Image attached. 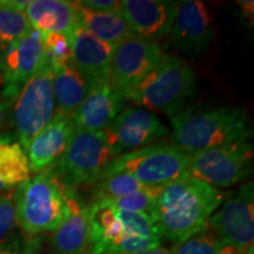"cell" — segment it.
<instances>
[{
    "mask_svg": "<svg viewBox=\"0 0 254 254\" xmlns=\"http://www.w3.org/2000/svg\"><path fill=\"white\" fill-rule=\"evenodd\" d=\"M224 193L190 176L161 187L152 215L160 239L180 243L208 228Z\"/></svg>",
    "mask_w": 254,
    "mask_h": 254,
    "instance_id": "1",
    "label": "cell"
},
{
    "mask_svg": "<svg viewBox=\"0 0 254 254\" xmlns=\"http://www.w3.org/2000/svg\"><path fill=\"white\" fill-rule=\"evenodd\" d=\"M170 120L174 146L187 154L253 136L246 111L236 106H190Z\"/></svg>",
    "mask_w": 254,
    "mask_h": 254,
    "instance_id": "2",
    "label": "cell"
},
{
    "mask_svg": "<svg viewBox=\"0 0 254 254\" xmlns=\"http://www.w3.org/2000/svg\"><path fill=\"white\" fill-rule=\"evenodd\" d=\"M195 72L179 57L166 55L142 78L128 100L172 118L196 92Z\"/></svg>",
    "mask_w": 254,
    "mask_h": 254,
    "instance_id": "3",
    "label": "cell"
},
{
    "mask_svg": "<svg viewBox=\"0 0 254 254\" xmlns=\"http://www.w3.org/2000/svg\"><path fill=\"white\" fill-rule=\"evenodd\" d=\"M13 198L15 222L28 234L55 232L67 215L64 186L50 171L28 178Z\"/></svg>",
    "mask_w": 254,
    "mask_h": 254,
    "instance_id": "4",
    "label": "cell"
},
{
    "mask_svg": "<svg viewBox=\"0 0 254 254\" xmlns=\"http://www.w3.org/2000/svg\"><path fill=\"white\" fill-rule=\"evenodd\" d=\"M127 173L146 186H165L190 177V155L174 145L152 144L120 154L103 174Z\"/></svg>",
    "mask_w": 254,
    "mask_h": 254,
    "instance_id": "5",
    "label": "cell"
},
{
    "mask_svg": "<svg viewBox=\"0 0 254 254\" xmlns=\"http://www.w3.org/2000/svg\"><path fill=\"white\" fill-rule=\"evenodd\" d=\"M114 158L116 154L104 132L74 127L67 147L57 161L56 170L50 172L64 187L77 190L80 185H94Z\"/></svg>",
    "mask_w": 254,
    "mask_h": 254,
    "instance_id": "6",
    "label": "cell"
},
{
    "mask_svg": "<svg viewBox=\"0 0 254 254\" xmlns=\"http://www.w3.org/2000/svg\"><path fill=\"white\" fill-rule=\"evenodd\" d=\"M189 155L190 176L215 189H227L252 173V136Z\"/></svg>",
    "mask_w": 254,
    "mask_h": 254,
    "instance_id": "7",
    "label": "cell"
},
{
    "mask_svg": "<svg viewBox=\"0 0 254 254\" xmlns=\"http://www.w3.org/2000/svg\"><path fill=\"white\" fill-rule=\"evenodd\" d=\"M56 114L53 95V68L44 64L39 72L26 82L14 100L13 125L18 142L26 152L32 139Z\"/></svg>",
    "mask_w": 254,
    "mask_h": 254,
    "instance_id": "8",
    "label": "cell"
},
{
    "mask_svg": "<svg viewBox=\"0 0 254 254\" xmlns=\"http://www.w3.org/2000/svg\"><path fill=\"white\" fill-rule=\"evenodd\" d=\"M159 41L133 36L116 46L109 69V82L128 100L142 78L164 56Z\"/></svg>",
    "mask_w": 254,
    "mask_h": 254,
    "instance_id": "9",
    "label": "cell"
},
{
    "mask_svg": "<svg viewBox=\"0 0 254 254\" xmlns=\"http://www.w3.org/2000/svg\"><path fill=\"white\" fill-rule=\"evenodd\" d=\"M254 186L245 184L219 207L208 220V227L224 245L243 254L253 245Z\"/></svg>",
    "mask_w": 254,
    "mask_h": 254,
    "instance_id": "10",
    "label": "cell"
},
{
    "mask_svg": "<svg viewBox=\"0 0 254 254\" xmlns=\"http://www.w3.org/2000/svg\"><path fill=\"white\" fill-rule=\"evenodd\" d=\"M104 133L116 157H118L160 140L168 134V128L148 110L127 107Z\"/></svg>",
    "mask_w": 254,
    "mask_h": 254,
    "instance_id": "11",
    "label": "cell"
},
{
    "mask_svg": "<svg viewBox=\"0 0 254 254\" xmlns=\"http://www.w3.org/2000/svg\"><path fill=\"white\" fill-rule=\"evenodd\" d=\"M174 49L196 58L211 45L214 37L213 21L204 2L198 0L176 1V12L168 33Z\"/></svg>",
    "mask_w": 254,
    "mask_h": 254,
    "instance_id": "12",
    "label": "cell"
},
{
    "mask_svg": "<svg viewBox=\"0 0 254 254\" xmlns=\"http://www.w3.org/2000/svg\"><path fill=\"white\" fill-rule=\"evenodd\" d=\"M1 62L5 84L2 95L15 100L21 88L39 72L46 62L43 34L33 30L25 37L8 44Z\"/></svg>",
    "mask_w": 254,
    "mask_h": 254,
    "instance_id": "13",
    "label": "cell"
},
{
    "mask_svg": "<svg viewBox=\"0 0 254 254\" xmlns=\"http://www.w3.org/2000/svg\"><path fill=\"white\" fill-rule=\"evenodd\" d=\"M67 215L53 232L52 249L56 254H92L90 207L78 190L64 187Z\"/></svg>",
    "mask_w": 254,
    "mask_h": 254,
    "instance_id": "14",
    "label": "cell"
},
{
    "mask_svg": "<svg viewBox=\"0 0 254 254\" xmlns=\"http://www.w3.org/2000/svg\"><path fill=\"white\" fill-rule=\"evenodd\" d=\"M125 99L111 86L109 79L92 81L86 97L73 113L75 127L104 132L122 112Z\"/></svg>",
    "mask_w": 254,
    "mask_h": 254,
    "instance_id": "15",
    "label": "cell"
},
{
    "mask_svg": "<svg viewBox=\"0 0 254 254\" xmlns=\"http://www.w3.org/2000/svg\"><path fill=\"white\" fill-rule=\"evenodd\" d=\"M174 12L170 0H123L119 13L133 34L159 41L170 33Z\"/></svg>",
    "mask_w": 254,
    "mask_h": 254,
    "instance_id": "16",
    "label": "cell"
},
{
    "mask_svg": "<svg viewBox=\"0 0 254 254\" xmlns=\"http://www.w3.org/2000/svg\"><path fill=\"white\" fill-rule=\"evenodd\" d=\"M72 116L57 112L47 125L32 139L26 151L31 172H44L57 164L74 131Z\"/></svg>",
    "mask_w": 254,
    "mask_h": 254,
    "instance_id": "17",
    "label": "cell"
},
{
    "mask_svg": "<svg viewBox=\"0 0 254 254\" xmlns=\"http://www.w3.org/2000/svg\"><path fill=\"white\" fill-rule=\"evenodd\" d=\"M71 63L91 82L109 78L116 46L100 40L79 26L71 38Z\"/></svg>",
    "mask_w": 254,
    "mask_h": 254,
    "instance_id": "18",
    "label": "cell"
},
{
    "mask_svg": "<svg viewBox=\"0 0 254 254\" xmlns=\"http://www.w3.org/2000/svg\"><path fill=\"white\" fill-rule=\"evenodd\" d=\"M24 14L34 31L43 34H63L71 41L79 27L77 1L67 0H33Z\"/></svg>",
    "mask_w": 254,
    "mask_h": 254,
    "instance_id": "19",
    "label": "cell"
},
{
    "mask_svg": "<svg viewBox=\"0 0 254 254\" xmlns=\"http://www.w3.org/2000/svg\"><path fill=\"white\" fill-rule=\"evenodd\" d=\"M53 68V95L57 112L73 116L86 97L90 82L69 62Z\"/></svg>",
    "mask_w": 254,
    "mask_h": 254,
    "instance_id": "20",
    "label": "cell"
},
{
    "mask_svg": "<svg viewBox=\"0 0 254 254\" xmlns=\"http://www.w3.org/2000/svg\"><path fill=\"white\" fill-rule=\"evenodd\" d=\"M77 8L79 26L105 43L117 46L124 40L135 36L120 13L92 11L79 4V1H77Z\"/></svg>",
    "mask_w": 254,
    "mask_h": 254,
    "instance_id": "21",
    "label": "cell"
},
{
    "mask_svg": "<svg viewBox=\"0 0 254 254\" xmlns=\"http://www.w3.org/2000/svg\"><path fill=\"white\" fill-rule=\"evenodd\" d=\"M31 178L27 154L18 141L0 138V192L21 185Z\"/></svg>",
    "mask_w": 254,
    "mask_h": 254,
    "instance_id": "22",
    "label": "cell"
},
{
    "mask_svg": "<svg viewBox=\"0 0 254 254\" xmlns=\"http://www.w3.org/2000/svg\"><path fill=\"white\" fill-rule=\"evenodd\" d=\"M94 199H113L118 196L131 194L136 192H148L157 189L154 186H146L139 183L127 173H112L101 177L94 184ZM160 187V186H159Z\"/></svg>",
    "mask_w": 254,
    "mask_h": 254,
    "instance_id": "23",
    "label": "cell"
},
{
    "mask_svg": "<svg viewBox=\"0 0 254 254\" xmlns=\"http://www.w3.org/2000/svg\"><path fill=\"white\" fill-rule=\"evenodd\" d=\"M171 254H241L239 251L224 245L213 232L207 230L199 232L189 239L173 244Z\"/></svg>",
    "mask_w": 254,
    "mask_h": 254,
    "instance_id": "24",
    "label": "cell"
},
{
    "mask_svg": "<svg viewBox=\"0 0 254 254\" xmlns=\"http://www.w3.org/2000/svg\"><path fill=\"white\" fill-rule=\"evenodd\" d=\"M33 31L24 12L12 8L0 0V43L11 44Z\"/></svg>",
    "mask_w": 254,
    "mask_h": 254,
    "instance_id": "25",
    "label": "cell"
},
{
    "mask_svg": "<svg viewBox=\"0 0 254 254\" xmlns=\"http://www.w3.org/2000/svg\"><path fill=\"white\" fill-rule=\"evenodd\" d=\"M161 187L163 186L157 187L153 190H148V192H136L131 193V194L118 196V198L99 200H106L112 207L118 209V211L147 214L152 218L154 212L155 199H157Z\"/></svg>",
    "mask_w": 254,
    "mask_h": 254,
    "instance_id": "26",
    "label": "cell"
},
{
    "mask_svg": "<svg viewBox=\"0 0 254 254\" xmlns=\"http://www.w3.org/2000/svg\"><path fill=\"white\" fill-rule=\"evenodd\" d=\"M117 212H118V217L122 221L124 228H125L126 234L160 239L153 219L150 215L118 211V209H117Z\"/></svg>",
    "mask_w": 254,
    "mask_h": 254,
    "instance_id": "27",
    "label": "cell"
},
{
    "mask_svg": "<svg viewBox=\"0 0 254 254\" xmlns=\"http://www.w3.org/2000/svg\"><path fill=\"white\" fill-rule=\"evenodd\" d=\"M43 38L46 63L56 67L71 62V43L67 38L57 33L43 34Z\"/></svg>",
    "mask_w": 254,
    "mask_h": 254,
    "instance_id": "28",
    "label": "cell"
},
{
    "mask_svg": "<svg viewBox=\"0 0 254 254\" xmlns=\"http://www.w3.org/2000/svg\"><path fill=\"white\" fill-rule=\"evenodd\" d=\"M15 205L13 193L0 195V243L15 226Z\"/></svg>",
    "mask_w": 254,
    "mask_h": 254,
    "instance_id": "29",
    "label": "cell"
},
{
    "mask_svg": "<svg viewBox=\"0 0 254 254\" xmlns=\"http://www.w3.org/2000/svg\"><path fill=\"white\" fill-rule=\"evenodd\" d=\"M120 2L122 1H117V0H82V1H79V4L92 11L119 13Z\"/></svg>",
    "mask_w": 254,
    "mask_h": 254,
    "instance_id": "30",
    "label": "cell"
},
{
    "mask_svg": "<svg viewBox=\"0 0 254 254\" xmlns=\"http://www.w3.org/2000/svg\"><path fill=\"white\" fill-rule=\"evenodd\" d=\"M14 103V99L11 98H6L2 95V98L0 99V129H1L2 124L5 122L6 116H7L9 109H11L12 104Z\"/></svg>",
    "mask_w": 254,
    "mask_h": 254,
    "instance_id": "31",
    "label": "cell"
},
{
    "mask_svg": "<svg viewBox=\"0 0 254 254\" xmlns=\"http://www.w3.org/2000/svg\"><path fill=\"white\" fill-rule=\"evenodd\" d=\"M238 5L241 8V13H243L244 17H245L247 20L253 23V8H254V2L251 0H241V1H238Z\"/></svg>",
    "mask_w": 254,
    "mask_h": 254,
    "instance_id": "32",
    "label": "cell"
},
{
    "mask_svg": "<svg viewBox=\"0 0 254 254\" xmlns=\"http://www.w3.org/2000/svg\"><path fill=\"white\" fill-rule=\"evenodd\" d=\"M133 254H171L170 250L164 249V247H157V249H152V250H146V251H141V252H136Z\"/></svg>",
    "mask_w": 254,
    "mask_h": 254,
    "instance_id": "33",
    "label": "cell"
},
{
    "mask_svg": "<svg viewBox=\"0 0 254 254\" xmlns=\"http://www.w3.org/2000/svg\"><path fill=\"white\" fill-rule=\"evenodd\" d=\"M0 254H19L17 252H13V251H9L4 249L2 246H0Z\"/></svg>",
    "mask_w": 254,
    "mask_h": 254,
    "instance_id": "34",
    "label": "cell"
},
{
    "mask_svg": "<svg viewBox=\"0 0 254 254\" xmlns=\"http://www.w3.org/2000/svg\"><path fill=\"white\" fill-rule=\"evenodd\" d=\"M2 78V68H1V63H0V79Z\"/></svg>",
    "mask_w": 254,
    "mask_h": 254,
    "instance_id": "35",
    "label": "cell"
}]
</instances>
